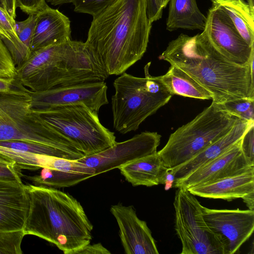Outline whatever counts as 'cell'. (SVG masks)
Segmentation results:
<instances>
[{
    "instance_id": "obj_1",
    "label": "cell",
    "mask_w": 254,
    "mask_h": 254,
    "mask_svg": "<svg viewBox=\"0 0 254 254\" xmlns=\"http://www.w3.org/2000/svg\"><path fill=\"white\" fill-rule=\"evenodd\" d=\"M146 0H117L93 17L85 45L108 75H121L146 51Z\"/></svg>"
},
{
    "instance_id": "obj_2",
    "label": "cell",
    "mask_w": 254,
    "mask_h": 254,
    "mask_svg": "<svg viewBox=\"0 0 254 254\" xmlns=\"http://www.w3.org/2000/svg\"><path fill=\"white\" fill-rule=\"evenodd\" d=\"M192 77L221 104L239 98L254 99V56L250 64H235L226 59L202 33H181L170 41L158 57Z\"/></svg>"
},
{
    "instance_id": "obj_3",
    "label": "cell",
    "mask_w": 254,
    "mask_h": 254,
    "mask_svg": "<svg viewBox=\"0 0 254 254\" xmlns=\"http://www.w3.org/2000/svg\"><path fill=\"white\" fill-rule=\"evenodd\" d=\"M29 207L23 231L75 254L90 243L93 226L80 203L56 188L26 185Z\"/></svg>"
},
{
    "instance_id": "obj_4",
    "label": "cell",
    "mask_w": 254,
    "mask_h": 254,
    "mask_svg": "<svg viewBox=\"0 0 254 254\" xmlns=\"http://www.w3.org/2000/svg\"><path fill=\"white\" fill-rule=\"evenodd\" d=\"M109 75L84 42L70 40L32 52L16 67L15 79L31 92L105 82Z\"/></svg>"
},
{
    "instance_id": "obj_5",
    "label": "cell",
    "mask_w": 254,
    "mask_h": 254,
    "mask_svg": "<svg viewBox=\"0 0 254 254\" xmlns=\"http://www.w3.org/2000/svg\"><path fill=\"white\" fill-rule=\"evenodd\" d=\"M150 63L144 68L145 77L124 72L116 78L111 99L113 127L126 134L137 130L146 119L166 104L172 95L160 76L149 74Z\"/></svg>"
},
{
    "instance_id": "obj_6",
    "label": "cell",
    "mask_w": 254,
    "mask_h": 254,
    "mask_svg": "<svg viewBox=\"0 0 254 254\" xmlns=\"http://www.w3.org/2000/svg\"><path fill=\"white\" fill-rule=\"evenodd\" d=\"M240 119L219 110L212 102L193 120L172 133L157 153L167 169L174 168L224 135Z\"/></svg>"
},
{
    "instance_id": "obj_7",
    "label": "cell",
    "mask_w": 254,
    "mask_h": 254,
    "mask_svg": "<svg viewBox=\"0 0 254 254\" xmlns=\"http://www.w3.org/2000/svg\"><path fill=\"white\" fill-rule=\"evenodd\" d=\"M32 110L85 156L102 151L116 142L114 133L100 123L98 112L85 106H64L44 111Z\"/></svg>"
},
{
    "instance_id": "obj_8",
    "label": "cell",
    "mask_w": 254,
    "mask_h": 254,
    "mask_svg": "<svg viewBox=\"0 0 254 254\" xmlns=\"http://www.w3.org/2000/svg\"><path fill=\"white\" fill-rule=\"evenodd\" d=\"M36 142L68 152L79 159L85 155L31 108V101L0 103V141Z\"/></svg>"
},
{
    "instance_id": "obj_9",
    "label": "cell",
    "mask_w": 254,
    "mask_h": 254,
    "mask_svg": "<svg viewBox=\"0 0 254 254\" xmlns=\"http://www.w3.org/2000/svg\"><path fill=\"white\" fill-rule=\"evenodd\" d=\"M175 229L182 243L181 254H227V242L205 222L202 205L187 189L178 188L173 203Z\"/></svg>"
},
{
    "instance_id": "obj_10",
    "label": "cell",
    "mask_w": 254,
    "mask_h": 254,
    "mask_svg": "<svg viewBox=\"0 0 254 254\" xmlns=\"http://www.w3.org/2000/svg\"><path fill=\"white\" fill-rule=\"evenodd\" d=\"M206 17L201 33L215 50L235 64H249L254 56V46L246 43L224 11L211 5Z\"/></svg>"
},
{
    "instance_id": "obj_11",
    "label": "cell",
    "mask_w": 254,
    "mask_h": 254,
    "mask_svg": "<svg viewBox=\"0 0 254 254\" xmlns=\"http://www.w3.org/2000/svg\"><path fill=\"white\" fill-rule=\"evenodd\" d=\"M161 137L156 132H142L126 141L116 142L102 151L78 160L93 168L95 176L98 175L156 153Z\"/></svg>"
},
{
    "instance_id": "obj_12",
    "label": "cell",
    "mask_w": 254,
    "mask_h": 254,
    "mask_svg": "<svg viewBox=\"0 0 254 254\" xmlns=\"http://www.w3.org/2000/svg\"><path fill=\"white\" fill-rule=\"evenodd\" d=\"M31 98V108L44 111L59 107L84 105L98 113L108 104L105 82L89 83L39 92L24 89Z\"/></svg>"
},
{
    "instance_id": "obj_13",
    "label": "cell",
    "mask_w": 254,
    "mask_h": 254,
    "mask_svg": "<svg viewBox=\"0 0 254 254\" xmlns=\"http://www.w3.org/2000/svg\"><path fill=\"white\" fill-rule=\"evenodd\" d=\"M203 217L211 229L227 242V254H233L252 236L254 211L250 209H216L202 207Z\"/></svg>"
},
{
    "instance_id": "obj_14",
    "label": "cell",
    "mask_w": 254,
    "mask_h": 254,
    "mask_svg": "<svg viewBox=\"0 0 254 254\" xmlns=\"http://www.w3.org/2000/svg\"><path fill=\"white\" fill-rule=\"evenodd\" d=\"M241 139L215 159L198 167L184 178L174 181L176 188L189 189L244 173L252 168L243 154Z\"/></svg>"
},
{
    "instance_id": "obj_15",
    "label": "cell",
    "mask_w": 254,
    "mask_h": 254,
    "mask_svg": "<svg viewBox=\"0 0 254 254\" xmlns=\"http://www.w3.org/2000/svg\"><path fill=\"white\" fill-rule=\"evenodd\" d=\"M110 211L119 228L121 241L127 254H158L155 241L145 221L140 219L132 206L112 205Z\"/></svg>"
},
{
    "instance_id": "obj_16",
    "label": "cell",
    "mask_w": 254,
    "mask_h": 254,
    "mask_svg": "<svg viewBox=\"0 0 254 254\" xmlns=\"http://www.w3.org/2000/svg\"><path fill=\"white\" fill-rule=\"evenodd\" d=\"M29 207L26 185L0 180V231L23 230Z\"/></svg>"
},
{
    "instance_id": "obj_17",
    "label": "cell",
    "mask_w": 254,
    "mask_h": 254,
    "mask_svg": "<svg viewBox=\"0 0 254 254\" xmlns=\"http://www.w3.org/2000/svg\"><path fill=\"white\" fill-rule=\"evenodd\" d=\"M36 16L30 44L31 53L41 48L71 40L70 21L58 9L48 5Z\"/></svg>"
},
{
    "instance_id": "obj_18",
    "label": "cell",
    "mask_w": 254,
    "mask_h": 254,
    "mask_svg": "<svg viewBox=\"0 0 254 254\" xmlns=\"http://www.w3.org/2000/svg\"><path fill=\"white\" fill-rule=\"evenodd\" d=\"M195 196L228 201L254 191V167L241 174L188 189Z\"/></svg>"
},
{
    "instance_id": "obj_19",
    "label": "cell",
    "mask_w": 254,
    "mask_h": 254,
    "mask_svg": "<svg viewBox=\"0 0 254 254\" xmlns=\"http://www.w3.org/2000/svg\"><path fill=\"white\" fill-rule=\"evenodd\" d=\"M253 122L254 121H246L240 119L224 135L189 160L170 169L175 180L185 177L198 167L224 153L241 139Z\"/></svg>"
},
{
    "instance_id": "obj_20",
    "label": "cell",
    "mask_w": 254,
    "mask_h": 254,
    "mask_svg": "<svg viewBox=\"0 0 254 254\" xmlns=\"http://www.w3.org/2000/svg\"><path fill=\"white\" fill-rule=\"evenodd\" d=\"M119 169L132 186L149 187L164 184L168 171L157 152L136 160Z\"/></svg>"
},
{
    "instance_id": "obj_21",
    "label": "cell",
    "mask_w": 254,
    "mask_h": 254,
    "mask_svg": "<svg viewBox=\"0 0 254 254\" xmlns=\"http://www.w3.org/2000/svg\"><path fill=\"white\" fill-rule=\"evenodd\" d=\"M169 3L167 30L204 29L206 17L199 9L196 0H170Z\"/></svg>"
},
{
    "instance_id": "obj_22",
    "label": "cell",
    "mask_w": 254,
    "mask_h": 254,
    "mask_svg": "<svg viewBox=\"0 0 254 254\" xmlns=\"http://www.w3.org/2000/svg\"><path fill=\"white\" fill-rule=\"evenodd\" d=\"M212 5L224 11L241 36L254 46V10L244 0H211Z\"/></svg>"
},
{
    "instance_id": "obj_23",
    "label": "cell",
    "mask_w": 254,
    "mask_h": 254,
    "mask_svg": "<svg viewBox=\"0 0 254 254\" xmlns=\"http://www.w3.org/2000/svg\"><path fill=\"white\" fill-rule=\"evenodd\" d=\"M160 78L169 92L186 97L212 99L210 93L190 75L175 65Z\"/></svg>"
},
{
    "instance_id": "obj_24",
    "label": "cell",
    "mask_w": 254,
    "mask_h": 254,
    "mask_svg": "<svg viewBox=\"0 0 254 254\" xmlns=\"http://www.w3.org/2000/svg\"><path fill=\"white\" fill-rule=\"evenodd\" d=\"M92 177L89 174L43 168L38 175L26 178L35 186L61 188L73 186Z\"/></svg>"
},
{
    "instance_id": "obj_25",
    "label": "cell",
    "mask_w": 254,
    "mask_h": 254,
    "mask_svg": "<svg viewBox=\"0 0 254 254\" xmlns=\"http://www.w3.org/2000/svg\"><path fill=\"white\" fill-rule=\"evenodd\" d=\"M15 20L0 6V37L8 50L16 67L27 59L14 29Z\"/></svg>"
},
{
    "instance_id": "obj_26",
    "label": "cell",
    "mask_w": 254,
    "mask_h": 254,
    "mask_svg": "<svg viewBox=\"0 0 254 254\" xmlns=\"http://www.w3.org/2000/svg\"><path fill=\"white\" fill-rule=\"evenodd\" d=\"M0 146L34 154L46 155L70 160H78L76 157L68 152L36 142L19 140L0 141Z\"/></svg>"
},
{
    "instance_id": "obj_27",
    "label": "cell",
    "mask_w": 254,
    "mask_h": 254,
    "mask_svg": "<svg viewBox=\"0 0 254 254\" xmlns=\"http://www.w3.org/2000/svg\"><path fill=\"white\" fill-rule=\"evenodd\" d=\"M216 104L219 110L241 120L254 121V99L239 98Z\"/></svg>"
},
{
    "instance_id": "obj_28",
    "label": "cell",
    "mask_w": 254,
    "mask_h": 254,
    "mask_svg": "<svg viewBox=\"0 0 254 254\" xmlns=\"http://www.w3.org/2000/svg\"><path fill=\"white\" fill-rule=\"evenodd\" d=\"M24 236L23 230L0 231V254H21V245Z\"/></svg>"
},
{
    "instance_id": "obj_29",
    "label": "cell",
    "mask_w": 254,
    "mask_h": 254,
    "mask_svg": "<svg viewBox=\"0 0 254 254\" xmlns=\"http://www.w3.org/2000/svg\"><path fill=\"white\" fill-rule=\"evenodd\" d=\"M117 0H70L74 11L94 17L112 5Z\"/></svg>"
},
{
    "instance_id": "obj_30",
    "label": "cell",
    "mask_w": 254,
    "mask_h": 254,
    "mask_svg": "<svg viewBox=\"0 0 254 254\" xmlns=\"http://www.w3.org/2000/svg\"><path fill=\"white\" fill-rule=\"evenodd\" d=\"M21 168L8 156L0 152V180L22 182Z\"/></svg>"
},
{
    "instance_id": "obj_31",
    "label": "cell",
    "mask_w": 254,
    "mask_h": 254,
    "mask_svg": "<svg viewBox=\"0 0 254 254\" xmlns=\"http://www.w3.org/2000/svg\"><path fill=\"white\" fill-rule=\"evenodd\" d=\"M16 66L12 57L0 37V78H15Z\"/></svg>"
},
{
    "instance_id": "obj_32",
    "label": "cell",
    "mask_w": 254,
    "mask_h": 254,
    "mask_svg": "<svg viewBox=\"0 0 254 254\" xmlns=\"http://www.w3.org/2000/svg\"><path fill=\"white\" fill-rule=\"evenodd\" d=\"M36 18V14L29 15L27 18L26 24L17 35L27 59L31 54L30 44L35 25Z\"/></svg>"
},
{
    "instance_id": "obj_33",
    "label": "cell",
    "mask_w": 254,
    "mask_h": 254,
    "mask_svg": "<svg viewBox=\"0 0 254 254\" xmlns=\"http://www.w3.org/2000/svg\"><path fill=\"white\" fill-rule=\"evenodd\" d=\"M254 122L247 129L240 141L241 150L250 163L254 166Z\"/></svg>"
},
{
    "instance_id": "obj_34",
    "label": "cell",
    "mask_w": 254,
    "mask_h": 254,
    "mask_svg": "<svg viewBox=\"0 0 254 254\" xmlns=\"http://www.w3.org/2000/svg\"><path fill=\"white\" fill-rule=\"evenodd\" d=\"M170 0H146L147 14L150 22L159 20L162 16L163 10Z\"/></svg>"
},
{
    "instance_id": "obj_35",
    "label": "cell",
    "mask_w": 254,
    "mask_h": 254,
    "mask_svg": "<svg viewBox=\"0 0 254 254\" xmlns=\"http://www.w3.org/2000/svg\"><path fill=\"white\" fill-rule=\"evenodd\" d=\"M17 7L28 15L36 14L48 5L46 0H16Z\"/></svg>"
},
{
    "instance_id": "obj_36",
    "label": "cell",
    "mask_w": 254,
    "mask_h": 254,
    "mask_svg": "<svg viewBox=\"0 0 254 254\" xmlns=\"http://www.w3.org/2000/svg\"><path fill=\"white\" fill-rule=\"evenodd\" d=\"M111 252L105 248L101 243L90 244V243L82 247L75 254H110Z\"/></svg>"
},
{
    "instance_id": "obj_37",
    "label": "cell",
    "mask_w": 254,
    "mask_h": 254,
    "mask_svg": "<svg viewBox=\"0 0 254 254\" xmlns=\"http://www.w3.org/2000/svg\"><path fill=\"white\" fill-rule=\"evenodd\" d=\"M16 85L15 78H0V94L12 91L16 89L15 88Z\"/></svg>"
},
{
    "instance_id": "obj_38",
    "label": "cell",
    "mask_w": 254,
    "mask_h": 254,
    "mask_svg": "<svg viewBox=\"0 0 254 254\" xmlns=\"http://www.w3.org/2000/svg\"><path fill=\"white\" fill-rule=\"evenodd\" d=\"M4 9L9 16L13 20H15L16 16V10L17 8L16 0H3Z\"/></svg>"
},
{
    "instance_id": "obj_39",
    "label": "cell",
    "mask_w": 254,
    "mask_h": 254,
    "mask_svg": "<svg viewBox=\"0 0 254 254\" xmlns=\"http://www.w3.org/2000/svg\"><path fill=\"white\" fill-rule=\"evenodd\" d=\"M248 208L252 211H254V191L245 194L241 198Z\"/></svg>"
},
{
    "instance_id": "obj_40",
    "label": "cell",
    "mask_w": 254,
    "mask_h": 254,
    "mask_svg": "<svg viewBox=\"0 0 254 254\" xmlns=\"http://www.w3.org/2000/svg\"><path fill=\"white\" fill-rule=\"evenodd\" d=\"M27 22V19L22 21H17L15 20V23L14 24V29L17 35H18L22 30V29L26 24Z\"/></svg>"
},
{
    "instance_id": "obj_41",
    "label": "cell",
    "mask_w": 254,
    "mask_h": 254,
    "mask_svg": "<svg viewBox=\"0 0 254 254\" xmlns=\"http://www.w3.org/2000/svg\"><path fill=\"white\" fill-rule=\"evenodd\" d=\"M46 1L54 6L70 2V0H46Z\"/></svg>"
},
{
    "instance_id": "obj_42",
    "label": "cell",
    "mask_w": 254,
    "mask_h": 254,
    "mask_svg": "<svg viewBox=\"0 0 254 254\" xmlns=\"http://www.w3.org/2000/svg\"><path fill=\"white\" fill-rule=\"evenodd\" d=\"M247 2L250 5L251 8L254 10V0H247Z\"/></svg>"
},
{
    "instance_id": "obj_43",
    "label": "cell",
    "mask_w": 254,
    "mask_h": 254,
    "mask_svg": "<svg viewBox=\"0 0 254 254\" xmlns=\"http://www.w3.org/2000/svg\"><path fill=\"white\" fill-rule=\"evenodd\" d=\"M0 6L4 8L3 6V0H0Z\"/></svg>"
}]
</instances>
